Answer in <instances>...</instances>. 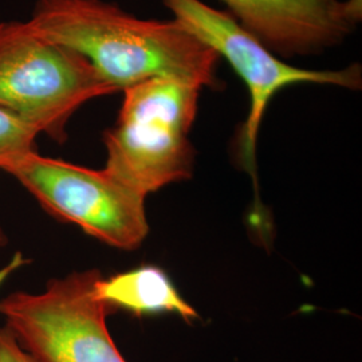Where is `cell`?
<instances>
[{"mask_svg":"<svg viewBox=\"0 0 362 362\" xmlns=\"http://www.w3.org/2000/svg\"><path fill=\"white\" fill-rule=\"evenodd\" d=\"M38 132L19 117L0 109V170L22 156L37 152Z\"/></svg>","mask_w":362,"mask_h":362,"instance_id":"9","label":"cell"},{"mask_svg":"<svg viewBox=\"0 0 362 362\" xmlns=\"http://www.w3.org/2000/svg\"><path fill=\"white\" fill-rule=\"evenodd\" d=\"M117 93L81 54L43 38L27 22L0 23V109L55 143L93 98Z\"/></svg>","mask_w":362,"mask_h":362,"instance_id":"3","label":"cell"},{"mask_svg":"<svg viewBox=\"0 0 362 362\" xmlns=\"http://www.w3.org/2000/svg\"><path fill=\"white\" fill-rule=\"evenodd\" d=\"M4 172L19 181L52 216L77 224L109 246L134 250L148 235L145 197L104 169L85 168L31 152Z\"/></svg>","mask_w":362,"mask_h":362,"instance_id":"6","label":"cell"},{"mask_svg":"<svg viewBox=\"0 0 362 362\" xmlns=\"http://www.w3.org/2000/svg\"><path fill=\"white\" fill-rule=\"evenodd\" d=\"M86 58L116 91L155 77L219 89V55L176 19H140L104 0H38L28 21Z\"/></svg>","mask_w":362,"mask_h":362,"instance_id":"1","label":"cell"},{"mask_svg":"<svg viewBox=\"0 0 362 362\" xmlns=\"http://www.w3.org/2000/svg\"><path fill=\"white\" fill-rule=\"evenodd\" d=\"M101 276L98 270L71 272L40 294L3 298L6 327L39 362H127L106 326L113 310L95 294Z\"/></svg>","mask_w":362,"mask_h":362,"instance_id":"4","label":"cell"},{"mask_svg":"<svg viewBox=\"0 0 362 362\" xmlns=\"http://www.w3.org/2000/svg\"><path fill=\"white\" fill-rule=\"evenodd\" d=\"M275 55L322 52L344 42L362 18V0H221Z\"/></svg>","mask_w":362,"mask_h":362,"instance_id":"7","label":"cell"},{"mask_svg":"<svg viewBox=\"0 0 362 362\" xmlns=\"http://www.w3.org/2000/svg\"><path fill=\"white\" fill-rule=\"evenodd\" d=\"M175 19L214 52L228 61L250 93V112L236 137V158L257 184V141L266 107L286 86L311 82L346 89L361 86V67L344 70H308L287 65L230 13L200 0H163Z\"/></svg>","mask_w":362,"mask_h":362,"instance_id":"5","label":"cell"},{"mask_svg":"<svg viewBox=\"0 0 362 362\" xmlns=\"http://www.w3.org/2000/svg\"><path fill=\"white\" fill-rule=\"evenodd\" d=\"M202 88L155 77L124 90L116 125L104 133V170L146 197L192 176L194 148L188 139Z\"/></svg>","mask_w":362,"mask_h":362,"instance_id":"2","label":"cell"},{"mask_svg":"<svg viewBox=\"0 0 362 362\" xmlns=\"http://www.w3.org/2000/svg\"><path fill=\"white\" fill-rule=\"evenodd\" d=\"M95 294L112 309H122L143 317L153 314H177L194 321L197 313L181 297L170 278L160 267L141 266L95 282Z\"/></svg>","mask_w":362,"mask_h":362,"instance_id":"8","label":"cell"},{"mask_svg":"<svg viewBox=\"0 0 362 362\" xmlns=\"http://www.w3.org/2000/svg\"><path fill=\"white\" fill-rule=\"evenodd\" d=\"M0 362H39L23 349L13 333L4 326L0 327Z\"/></svg>","mask_w":362,"mask_h":362,"instance_id":"10","label":"cell"},{"mask_svg":"<svg viewBox=\"0 0 362 362\" xmlns=\"http://www.w3.org/2000/svg\"><path fill=\"white\" fill-rule=\"evenodd\" d=\"M7 243H8V238H7L6 233L3 231V228L0 227V248L7 246Z\"/></svg>","mask_w":362,"mask_h":362,"instance_id":"11","label":"cell"}]
</instances>
